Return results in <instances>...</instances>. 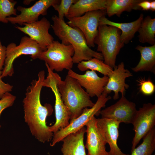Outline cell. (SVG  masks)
Wrapping results in <instances>:
<instances>
[{
  "label": "cell",
  "instance_id": "cell-25",
  "mask_svg": "<svg viewBox=\"0 0 155 155\" xmlns=\"http://www.w3.org/2000/svg\"><path fill=\"white\" fill-rule=\"evenodd\" d=\"M155 150V129L152 128L143 138V142L131 151V155H151Z\"/></svg>",
  "mask_w": 155,
  "mask_h": 155
},
{
  "label": "cell",
  "instance_id": "cell-29",
  "mask_svg": "<svg viewBox=\"0 0 155 155\" xmlns=\"http://www.w3.org/2000/svg\"><path fill=\"white\" fill-rule=\"evenodd\" d=\"M16 99V97L9 92L5 93L0 100V117L1 114L5 109L11 106ZM1 125L0 124V128Z\"/></svg>",
  "mask_w": 155,
  "mask_h": 155
},
{
  "label": "cell",
  "instance_id": "cell-6",
  "mask_svg": "<svg viewBox=\"0 0 155 155\" xmlns=\"http://www.w3.org/2000/svg\"><path fill=\"white\" fill-rule=\"evenodd\" d=\"M43 50L34 40L26 36L22 37L20 44L17 45L10 43L6 47V58L1 76H11L14 73L13 62L20 56L30 55L33 59L38 58Z\"/></svg>",
  "mask_w": 155,
  "mask_h": 155
},
{
  "label": "cell",
  "instance_id": "cell-11",
  "mask_svg": "<svg viewBox=\"0 0 155 155\" xmlns=\"http://www.w3.org/2000/svg\"><path fill=\"white\" fill-rule=\"evenodd\" d=\"M137 111L135 103L122 95L116 103L101 110L100 114L102 118L116 120L120 123L132 124Z\"/></svg>",
  "mask_w": 155,
  "mask_h": 155
},
{
  "label": "cell",
  "instance_id": "cell-20",
  "mask_svg": "<svg viewBox=\"0 0 155 155\" xmlns=\"http://www.w3.org/2000/svg\"><path fill=\"white\" fill-rule=\"evenodd\" d=\"M107 0H77L70 7L67 18L80 17L86 13L106 10Z\"/></svg>",
  "mask_w": 155,
  "mask_h": 155
},
{
  "label": "cell",
  "instance_id": "cell-1",
  "mask_svg": "<svg viewBox=\"0 0 155 155\" xmlns=\"http://www.w3.org/2000/svg\"><path fill=\"white\" fill-rule=\"evenodd\" d=\"M37 80H33L27 88L23 102L25 121L28 125L32 135L42 143L51 140L53 133L47 125V117L51 115L53 109L50 104L44 106L41 103L40 94L45 78V72L40 71Z\"/></svg>",
  "mask_w": 155,
  "mask_h": 155
},
{
  "label": "cell",
  "instance_id": "cell-12",
  "mask_svg": "<svg viewBox=\"0 0 155 155\" xmlns=\"http://www.w3.org/2000/svg\"><path fill=\"white\" fill-rule=\"evenodd\" d=\"M60 0H39L31 7L26 8L18 6L17 10L20 11V14L13 17L10 16L7 20L12 24H18L22 26L24 23H30L37 21L40 15H46L49 7L59 4Z\"/></svg>",
  "mask_w": 155,
  "mask_h": 155
},
{
  "label": "cell",
  "instance_id": "cell-17",
  "mask_svg": "<svg viewBox=\"0 0 155 155\" xmlns=\"http://www.w3.org/2000/svg\"><path fill=\"white\" fill-rule=\"evenodd\" d=\"M96 119L94 116L86 123V140L85 148L87 155H108L105 142L98 129Z\"/></svg>",
  "mask_w": 155,
  "mask_h": 155
},
{
  "label": "cell",
  "instance_id": "cell-13",
  "mask_svg": "<svg viewBox=\"0 0 155 155\" xmlns=\"http://www.w3.org/2000/svg\"><path fill=\"white\" fill-rule=\"evenodd\" d=\"M24 27L18 26L15 27L27 34L36 41L40 46L45 51L53 42V37L49 32L51 26L49 21L43 17L40 20L30 23H24Z\"/></svg>",
  "mask_w": 155,
  "mask_h": 155
},
{
  "label": "cell",
  "instance_id": "cell-7",
  "mask_svg": "<svg viewBox=\"0 0 155 155\" xmlns=\"http://www.w3.org/2000/svg\"><path fill=\"white\" fill-rule=\"evenodd\" d=\"M111 98V96L103 93L98 98L92 107L84 108L82 114L70 122L67 127L54 133L50 146H53L57 143L61 141L65 137L77 131L84 127L87 122L95 115H99L101 108L105 106L106 103Z\"/></svg>",
  "mask_w": 155,
  "mask_h": 155
},
{
  "label": "cell",
  "instance_id": "cell-22",
  "mask_svg": "<svg viewBox=\"0 0 155 155\" xmlns=\"http://www.w3.org/2000/svg\"><path fill=\"white\" fill-rule=\"evenodd\" d=\"M142 0H107L106 14L109 17L116 15L119 17L122 12L141 9L138 3Z\"/></svg>",
  "mask_w": 155,
  "mask_h": 155
},
{
  "label": "cell",
  "instance_id": "cell-9",
  "mask_svg": "<svg viewBox=\"0 0 155 155\" xmlns=\"http://www.w3.org/2000/svg\"><path fill=\"white\" fill-rule=\"evenodd\" d=\"M106 14V10L90 11L80 17L68 18L67 24L80 29L84 34L88 46L94 47V40L98 34L100 19Z\"/></svg>",
  "mask_w": 155,
  "mask_h": 155
},
{
  "label": "cell",
  "instance_id": "cell-33",
  "mask_svg": "<svg viewBox=\"0 0 155 155\" xmlns=\"http://www.w3.org/2000/svg\"><path fill=\"white\" fill-rule=\"evenodd\" d=\"M152 11H155V1H150V9Z\"/></svg>",
  "mask_w": 155,
  "mask_h": 155
},
{
  "label": "cell",
  "instance_id": "cell-21",
  "mask_svg": "<svg viewBox=\"0 0 155 155\" xmlns=\"http://www.w3.org/2000/svg\"><path fill=\"white\" fill-rule=\"evenodd\" d=\"M135 49L140 53L139 62L132 70L135 72L150 71L155 73V44L143 46L138 45Z\"/></svg>",
  "mask_w": 155,
  "mask_h": 155
},
{
  "label": "cell",
  "instance_id": "cell-18",
  "mask_svg": "<svg viewBox=\"0 0 155 155\" xmlns=\"http://www.w3.org/2000/svg\"><path fill=\"white\" fill-rule=\"evenodd\" d=\"M86 128L83 127L77 131L64 138L61 149L63 155H87L84 144Z\"/></svg>",
  "mask_w": 155,
  "mask_h": 155
},
{
  "label": "cell",
  "instance_id": "cell-34",
  "mask_svg": "<svg viewBox=\"0 0 155 155\" xmlns=\"http://www.w3.org/2000/svg\"><path fill=\"white\" fill-rule=\"evenodd\" d=\"M34 0H24L23 1V3L25 5H29L30 4V3Z\"/></svg>",
  "mask_w": 155,
  "mask_h": 155
},
{
  "label": "cell",
  "instance_id": "cell-31",
  "mask_svg": "<svg viewBox=\"0 0 155 155\" xmlns=\"http://www.w3.org/2000/svg\"><path fill=\"white\" fill-rule=\"evenodd\" d=\"M6 47L3 46L0 40V75H1L3 66L6 58Z\"/></svg>",
  "mask_w": 155,
  "mask_h": 155
},
{
  "label": "cell",
  "instance_id": "cell-19",
  "mask_svg": "<svg viewBox=\"0 0 155 155\" xmlns=\"http://www.w3.org/2000/svg\"><path fill=\"white\" fill-rule=\"evenodd\" d=\"M144 19V15L141 13L136 20L130 22L120 23L111 21L105 16L100 19L99 25H106L115 27L121 31L120 41L122 43L127 44L133 38L135 33L138 31Z\"/></svg>",
  "mask_w": 155,
  "mask_h": 155
},
{
  "label": "cell",
  "instance_id": "cell-16",
  "mask_svg": "<svg viewBox=\"0 0 155 155\" xmlns=\"http://www.w3.org/2000/svg\"><path fill=\"white\" fill-rule=\"evenodd\" d=\"M96 120L100 132L106 143L109 146L108 155H130L123 153L117 145L118 129L120 123L116 120L102 118Z\"/></svg>",
  "mask_w": 155,
  "mask_h": 155
},
{
  "label": "cell",
  "instance_id": "cell-27",
  "mask_svg": "<svg viewBox=\"0 0 155 155\" xmlns=\"http://www.w3.org/2000/svg\"><path fill=\"white\" fill-rule=\"evenodd\" d=\"M77 0H61L59 4L53 5L54 9L58 13V17L64 20V17L67 18L69 10L71 6Z\"/></svg>",
  "mask_w": 155,
  "mask_h": 155
},
{
  "label": "cell",
  "instance_id": "cell-30",
  "mask_svg": "<svg viewBox=\"0 0 155 155\" xmlns=\"http://www.w3.org/2000/svg\"><path fill=\"white\" fill-rule=\"evenodd\" d=\"M2 78L0 75V99L5 93L11 92L13 88L12 86L3 82Z\"/></svg>",
  "mask_w": 155,
  "mask_h": 155
},
{
  "label": "cell",
  "instance_id": "cell-15",
  "mask_svg": "<svg viewBox=\"0 0 155 155\" xmlns=\"http://www.w3.org/2000/svg\"><path fill=\"white\" fill-rule=\"evenodd\" d=\"M133 76L132 74L125 67L123 62H121L118 66H116L113 71L108 76V82L104 88L103 93L108 95L112 91L114 92L113 98L114 100L119 98V93L124 95L126 89L129 85L125 82L126 78Z\"/></svg>",
  "mask_w": 155,
  "mask_h": 155
},
{
  "label": "cell",
  "instance_id": "cell-32",
  "mask_svg": "<svg viewBox=\"0 0 155 155\" xmlns=\"http://www.w3.org/2000/svg\"><path fill=\"white\" fill-rule=\"evenodd\" d=\"M151 1L148 0H142L138 3V5L143 10H148L150 9Z\"/></svg>",
  "mask_w": 155,
  "mask_h": 155
},
{
  "label": "cell",
  "instance_id": "cell-4",
  "mask_svg": "<svg viewBox=\"0 0 155 155\" xmlns=\"http://www.w3.org/2000/svg\"><path fill=\"white\" fill-rule=\"evenodd\" d=\"M121 31L111 26L99 25L98 34L94 40L97 51L102 54L104 63L113 69L117 56L124 44L120 41Z\"/></svg>",
  "mask_w": 155,
  "mask_h": 155
},
{
  "label": "cell",
  "instance_id": "cell-10",
  "mask_svg": "<svg viewBox=\"0 0 155 155\" xmlns=\"http://www.w3.org/2000/svg\"><path fill=\"white\" fill-rule=\"evenodd\" d=\"M132 124L135 134L132 141L131 151L155 125V105L145 103L137 111Z\"/></svg>",
  "mask_w": 155,
  "mask_h": 155
},
{
  "label": "cell",
  "instance_id": "cell-26",
  "mask_svg": "<svg viewBox=\"0 0 155 155\" xmlns=\"http://www.w3.org/2000/svg\"><path fill=\"white\" fill-rule=\"evenodd\" d=\"M17 3L13 0H0V22L8 23L7 18L11 15H17V10L14 7Z\"/></svg>",
  "mask_w": 155,
  "mask_h": 155
},
{
  "label": "cell",
  "instance_id": "cell-28",
  "mask_svg": "<svg viewBox=\"0 0 155 155\" xmlns=\"http://www.w3.org/2000/svg\"><path fill=\"white\" fill-rule=\"evenodd\" d=\"M140 92L144 95L149 96L154 93L155 86L149 79L140 78L137 80Z\"/></svg>",
  "mask_w": 155,
  "mask_h": 155
},
{
  "label": "cell",
  "instance_id": "cell-24",
  "mask_svg": "<svg viewBox=\"0 0 155 155\" xmlns=\"http://www.w3.org/2000/svg\"><path fill=\"white\" fill-rule=\"evenodd\" d=\"M77 67L82 71L88 70L97 71L108 76L113 69L105 63L103 61L93 58L90 60L82 61L78 63Z\"/></svg>",
  "mask_w": 155,
  "mask_h": 155
},
{
  "label": "cell",
  "instance_id": "cell-14",
  "mask_svg": "<svg viewBox=\"0 0 155 155\" xmlns=\"http://www.w3.org/2000/svg\"><path fill=\"white\" fill-rule=\"evenodd\" d=\"M67 75L76 79L80 86L85 89L90 97L96 96L98 98L101 95L108 79L107 76L100 77L95 71L89 70L81 74L71 69L68 71Z\"/></svg>",
  "mask_w": 155,
  "mask_h": 155
},
{
  "label": "cell",
  "instance_id": "cell-23",
  "mask_svg": "<svg viewBox=\"0 0 155 155\" xmlns=\"http://www.w3.org/2000/svg\"><path fill=\"white\" fill-rule=\"evenodd\" d=\"M137 32L140 42L155 44V18L149 16L144 18Z\"/></svg>",
  "mask_w": 155,
  "mask_h": 155
},
{
  "label": "cell",
  "instance_id": "cell-35",
  "mask_svg": "<svg viewBox=\"0 0 155 155\" xmlns=\"http://www.w3.org/2000/svg\"><path fill=\"white\" fill-rule=\"evenodd\" d=\"M154 155H155V154H154Z\"/></svg>",
  "mask_w": 155,
  "mask_h": 155
},
{
  "label": "cell",
  "instance_id": "cell-5",
  "mask_svg": "<svg viewBox=\"0 0 155 155\" xmlns=\"http://www.w3.org/2000/svg\"><path fill=\"white\" fill-rule=\"evenodd\" d=\"M74 54L71 45H65L54 40L45 51L42 52L38 59L44 61L52 71H61L64 69H71Z\"/></svg>",
  "mask_w": 155,
  "mask_h": 155
},
{
  "label": "cell",
  "instance_id": "cell-2",
  "mask_svg": "<svg viewBox=\"0 0 155 155\" xmlns=\"http://www.w3.org/2000/svg\"><path fill=\"white\" fill-rule=\"evenodd\" d=\"M51 19L53 22L52 27L53 32L61 43L73 46L74 50L72 58L73 63L78 64L93 58L104 60L101 53L92 50L88 46L84 34L80 29L69 26L64 20L59 18L56 15L53 16Z\"/></svg>",
  "mask_w": 155,
  "mask_h": 155
},
{
  "label": "cell",
  "instance_id": "cell-3",
  "mask_svg": "<svg viewBox=\"0 0 155 155\" xmlns=\"http://www.w3.org/2000/svg\"><path fill=\"white\" fill-rule=\"evenodd\" d=\"M56 78L62 99L70 114L69 123L79 117L84 108L94 106V103L76 79L67 75L62 80L56 73Z\"/></svg>",
  "mask_w": 155,
  "mask_h": 155
},
{
  "label": "cell",
  "instance_id": "cell-8",
  "mask_svg": "<svg viewBox=\"0 0 155 155\" xmlns=\"http://www.w3.org/2000/svg\"><path fill=\"white\" fill-rule=\"evenodd\" d=\"M47 69L48 75L45 79L43 84V87L51 88L55 98V109L56 121L51 126H49L50 131L55 133L59 130L67 127L69 124L70 114L62 100L58 90L56 78V73L49 68L45 63Z\"/></svg>",
  "mask_w": 155,
  "mask_h": 155
}]
</instances>
